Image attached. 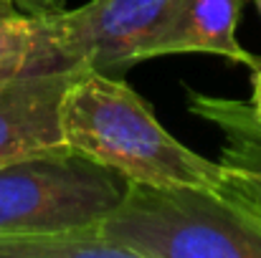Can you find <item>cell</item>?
Returning <instances> with one entry per match:
<instances>
[{"instance_id": "obj_12", "label": "cell", "mask_w": 261, "mask_h": 258, "mask_svg": "<svg viewBox=\"0 0 261 258\" xmlns=\"http://www.w3.org/2000/svg\"><path fill=\"white\" fill-rule=\"evenodd\" d=\"M254 5H256V10H259V15H261V0H254Z\"/></svg>"}, {"instance_id": "obj_5", "label": "cell", "mask_w": 261, "mask_h": 258, "mask_svg": "<svg viewBox=\"0 0 261 258\" xmlns=\"http://www.w3.org/2000/svg\"><path fill=\"white\" fill-rule=\"evenodd\" d=\"M79 71L31 74L0 86V165L64 145L61 104Z\"/></svg>"}, {"instance_id": "obj_9", "label": "cell", "mask_w": 261, "mask_h": 258, "mask_svg": "<svg viewBox=\"0 0 261 258\" xmlns=\"http://www.w3.org/2000/svg\"><path fill=\"white\" fill-rule=\"evenodd\" d=\"M33 28L36 15L18 10L13 0H0V86L10 79L28 76Z\"/></svg>"}, {"instance_id": "obj_6", "label": "cell", "mask_w": 261, "mask_h": 258, "mask_svg": "<svg viewBox=\"0 0 261 258\" xmlns=\"http://www.w3.org/2000/svg\"><path fill=\"white\" fill-rule=\"evenodd\" d=\"M244 0H173L145 46V61L175 53H211L256 69L261 61L239 43Z\"/></svg>"}, {"instance_id": "obj_7", "label": "cell", "mask_w": 261, "mask_h": 258, "mask_svg": "<svg viewBox=\"0 0 261 258\" xmlns=\"http://www.w3.org/2000/svg\"><path fill=\"white\" fill-rule=\"evenodd\" d=\"M190 111L226 134L218 190L261 220V122L246 101L190 94Z\"/></svg>"}, {"instance_id": "obj_4", "label": "cell", "mask_w": 261, "mask_h": 258, "mask_svg": "<svg viewBox=\"0 0 261 258\" xmlns=\"http://www.w3.org/2000/svg\"><path fill=\"white\" fill-rule=\"evenodd\" d=\"M173 0H89L76 10L36 15L31 74H122L145 61V46Z\"/></svg>"}, {"instance_id": "obj_1", "label": "cell", "mask_w": 261, "mask_h": 258, "mask_svg": "<svg viewBox=\"0 0 261 258\" xmlns=\"http://www.w3.org/2000/svg\"><path fill=\"white\" fill-rule=\"evenodd\" d=\"M61 137L124 182L218 187L223 180L221 162L177 142L152 106L112 74L79 71L61 104Z\"/></svg>"}, {"instance_id": "obj_2", "label": "cell", "mask_w": 261, "mask_h": 258, "mask_svg": "<svg viewBox=\"0 0 261 258\" xmlns=\"http://www.w3.org/2000/svg\"><path fill=\"white\" fill-rule=\"evenodd\" d=\"M99 233L127 258H261V220L218 187L124 182Z\"/></svg>"}, {"instance_id": "obj_11", "label": "cell", "mask_w": 261, "mask_h": 258, "mask_svg": "<svg viewBox=\"0 0 261 258\" xmlns=\"http://www.w3.org/2000/svg\"><path fill=\"white\" fill-rule=\"evenodd\" d=\"M251 114L261 122V64L254 69V76H251V99L246 101Z\"/></svg>"}, {"instance_id": "obj_3", "label": "cell", "mask_w": 261, "mask_h": 258, "mask_svg": "<svg viewBox=\"0 0 261 258\" xmlns=\"http://www.w3.org/2000/svg\"><path fill=\"white\" fill-rule=\"evenodd\" d=\"M124 180L59 145L0 165V236L99 228Z\"/></svg>"}, {"instance_id": "obj_10", "label": "cell", "mask_w": 261, "mask_h": 258, "mask_svg": "<svg viewBox=\"0 0 261 258\" xmlns=\"http://www.w3.org/2000/svg\"><path fill=\"white\" fill-rule=\"evenodd\" d=\"M13 5H15L18 10L28 13V15L43 18V15H54V13L64 10L66 0H13Z\"/></svg>"}, {"instance_id": "obj_8", "label": "cell", "mask_w": 261, "mask_h": 258, "mask_svg": "<svg viewBox=\"0 0 261 258\" xmlns=\"http://www.w3.org/2000/svg\"><path fill=\"white\" fill-rule=\"evenodd\" d=\"M0 258H127V253L107 243L99 228H87L0 236Z\"/></svg>"}]
</instances>
